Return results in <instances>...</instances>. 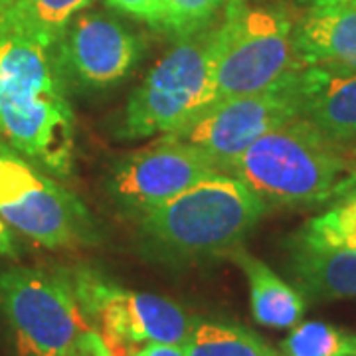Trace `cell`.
I'll use <instances>...</instances> for the list:
<instances>
[{"mask_svg":"<svg viewBox=\"0 0 356 356\" xmlns=\"http://www.w3.org/2000/svg\"><path fill=\"white\" fill-rule=\"evenodd\" d=\"M228 257L248 277L252 313L259 325L269 329H293L299 325L307 307V299L301 293L243 245L234 248Z\"/></svg>","mask_w":356,"mask_h":356,"instance_id":"9a60e30c","label":"cell"},{"mask_svg":"<svg viewBox=\"0 0 356 356\" xmlns=\"http://www.w3.org/2000/svg\"><path fill=\"white\" fill-rule=\"evenodd\" d=\"M350 4H355V6H356V0H353V2H350Z\"/></svg>","mask_w":356,"mask_h":356,"instance_id":"f1b7e54d","label":"cell"},{"mask_svg":"<svg viewBox=\"0 0 356 356\" xmlns=\"http://www.w3.org/2000/svg\"><path fill=\"white\" fill-rule=\"evenodd\" d=\"M287 273L293 287L309 301H334L356 297V252L311 248L287 242Z\"/></svg>","mask_w":356,"mask_h":356,"instance_id":"5bb4252c","label":"cell"},{"mask_svg":"<svg viewBox=\"0 0 356 356\" xmlns=\"http://www.w3.org/2000/svg\"><path fill=\"white\" fill-rule=\"evenodd\" d=\"M0 220L46 250L97 240V224L76 194L42 175L0 139Z\"/></svg>","mask_w":356,"mask_h":356,"instance_id":"8992f818","label":"cell"},{"mask_svg":"<svg viewBox=\"0 0 356 356\" xmlns=\"http://www.w3.org/2000/svg\"><path fill=\"white\" fill-rule=\"evenodd\" d=\"M186 356H277V350L250 329L226 323H194L180 344Z\"/></svg>","mask_w":356,"mask_h":356,"instance_id":"e0dca14e","label":"cell"},{"mask_svg":"<svg viewBox=\"0 0 356 356\" xmlns=\"http://www.w3.org/2000/svg\"><path fill=\"white\" fill-rule=\"evenodd\" d=\"M293 48L301 67L356 72V6L309 8L293 26Z\"/></svg>","mask_w":356,"mask_h":356,"instance_id":"4fadbf2b","label":"cell"},{"mask_svg":"<svg viewBox=\"0 0 356 356\" xmlns=\"http://www.w3.org/2000/svg\"><path fill=\"white\" fill-rule=\"evenodd\" d=\"M355 170L346 147L297 117L252 143L229 175L269 206H317L334 200Z\"/></svg>","mask_w":356,"mask_h":356,"instance_id":"3957f363","label":"cell"},{"mask_svg":"<svg viewBox=\"0 0 356 356\" xmlns=\"http://www.w3.org/2000/svg\"><path fill=\"white\" fill-rule=\"evenodd\" d=\"M107 4L156 30L165 26V0H107Z\"/></svg>","mask_w":356,"mask_h":356,"instance_id":"44dd1931","label":"cell"},{"mask_svg":"<svg viewBox=\"0 0 356 356\" xmlns=\"http://www.w3.org/2000/svg\"><path fill=\"white\" fill-rule=\"evenodd\" d=\"M299 117L332 143L356 147V72L301 67L295 77Z\"/></svg>","mask_w":356,"mask_h":356,"instance_id":"7c38bea8","label":"cell"},{"mask_svg":"<svg viewBox=\"0 0 356 356\" xmlns=\"http://www.w3.org/2000/svg\"><path fill=\"white\" fill-rule=\"evenodd\" d=\"M337 198H356V170L344 180V184L341 186ZM337 198H334V200H337Z\"/></svg>","mask_w":356,"mask_h":356,"instance_id":"484cf974","label":"cell"},{"mask_svg":"<svg viewBox=\"0 0 356 356\" xmlns=\"http://www.w3.org/2000/svg\"><path fill=\"white\" fill-rule=\"evenodd\" d=\"M133 356H186L180 344L166 343H149L140 346Z\"/></svg>","mask_w":356,"mask_h":356,"instance_id":"603a6c76","label":"cell"},{"mask_svg":"<svg viewBox=\"0 0 356 356\" xmlns=\"http://www.w3.org/2000/svg\"><path fill=\"white\" fill-rule=\"evenodd\" d=\"M267 210L245 182L222 172L139 216L140 245L149 259L168 266L228 257Z\"/></svg>","mask_w":356,"mask_h":356,"instance_id":"7a4b0ae2","label":"cell"},{"mask_svg":"<svg viewBox=\"0 0 356 356\" xmlns=\"http://www.w3.org/2000/svg\"><path fill=\"white\" fill-rule=\"evenodd\" d=\"M301 6L309 8H327V6H339V4H350L353 0H295Z\"/></svg>","mask_w":356,"mask_h":356,"instance_id":"d4e9b609","label":"cell"},{"mask_svg":"<svg viewBox=\"0 0 356 356\" xmlns=\"http://www.w3.org/2000/svg\"><path fill=\"white\" fill-rule=\"evenodd\" d=\"M93 0H16L0 13V32L22 34L56 46L65 26Z\"/></svg>","mask_w":356,"mask_h":356,"instance_id":"2e32d148","label":"cell"},{"mask_svg":"<svg viewBox=\"0 0 356 356\" xmlns=\"http://www.w3.org/2000/svg\"><path fill=\"white\" fill-rule=\"evenodd\" d=\"M0 313L16 356H67L88 329L72 273L16 266L0 271Z\"/></svg>","mask_w":356,"mask_h":356,"instance_id":"52a82bcc","label":"cell"},{"mask_svg":"<svg viewBox=\"0 0 356 356\" xmlns=\"http://www.w3.org/2000/svg\"><path fill=\"white\" fill-rule=\"evenodd\" d=\"M56 58L67 88L103 91L133 72L143 42L127 26L103 13H79L56 42Z\"/></svg>","mask_w":356,"mask_h":356,"instance_id":"8fae6325","label":"cell"},{"mask_svg":"<svg viewBox=\"0 0 356 356\" xmlns=\"http://www.w3.org/2000/svg\"><path fill=\"white\" fill-rule=\"evenodd\" d=\"M0 139L54 177H70L76 119L56 48L0 32Z\"/></svg>","mask_w":356,"mask_h":356,"instance_id":"6da1fadb","label":"cell"},{"mask_svg":"<svg viewBox=\"0 0 356 356\" xmlns=\"http://www.w3.org/2000/svg\"><path fill=\"white\" fill-rule=\"evenodd\" d=\"M242 2H250V0H242Z\"/></svg>","mask_w":356,"mask_h":356,"instance_id":"f546056e","label":"cell"},{"mask_svg":"<svg viewBox=\"0 0 356 356\" xmlns=\"http://www.w3.org/2000/svg\"><path fill=\"white\" fill-rule=\"evenodd\" d=\"M16 0H0V13L4 10V8H8L10 4H14Z\"/></svg>","mask_w":356,"mask_h":356,"instance_id":"4316f807","label":"cell"},{"mask_svg":"<svg viewBox=\"0 0 356 356\" xmlns=\"http://www.w3.org/2000/svg\"><path fill=\"white\" fill-rule=\"evenodd\" d=\"M281 353L285 356H356V332L309 321L293 327L281 343Z\"/></svg>","mask_w":356,"mask_h":356,"instance_id":"d6986e66","label":"cell"},{"mask_svg":"<svg viewBox=\"0 0 356 356\" xmlns=\"http://www.w3.org/2000/svg\"><path fill=\"white\" fill-rule=\"evenodd\" d=\"M67 356H115L103 337L93 327H88L77 334L76 343L72 344Z\"/></svg>","mask_w":356,"mask_h":356,"instance_id":"7402d4cb","label":"cell"},{"mask_svg":"<svg viewBox=\"0 0 356 356\" xmlns=\"http://www.w3.org/2000/svg\"><path fill=\"white\" fill-rule=\"evenodd\" d=\"M228 0H165V26L163 32H168L177 38L191 36L214 22L222 8H226Z\"/></svg>","mask_w":356,"mask_h":356,"instance_id":"ffe728a7","label":"cell"},{"mask_svg":"<svg viewBox=\"0 0 356 356\" xmlns=\"http://www.w3.org/2000/svg\"><path fill=\"white\" fill-rule=\"evenodd\" d=\"M297 72L266 91L212 103L191 123L170 133V137L194 147L218 170L229 175L252 143L267 131L299 117L295 91Z\"/></svg>","mask_w":356,"mask_h":356,"instance_id":"9c48e42d","label":"cell"},{"mask_svg":"<svg viewBox=\"0 0 356 356\" xmlns=\"http://www.w3.org/2000/svg\"><path fill=\"white\" fill-rule=\"evenodd\" d=\"M348 151V154L353 156V161H356V147H353V149H346Z\"/></svg>","mask_w":356,"mask_h":356,"instance_id":"83f0119b","label":"cell"},{"mask_svg":"<svg viewBox=\"0 0 356 356\" xmlns=\"http://www.w3.org/2000/svg\"><path fill=\"white\" fill-rule=\"evenodd\" d=\"M216 175H222V170L200 151L170 135H161L115 165L109 191L123 208L143 216L154 206Z\"/></svg>","mask_w":356,"mask_h":356,"instance_id":"30bf717a","label":"cell"},{"mask_svg":"<svg viewBox=\"0 0 356 356\" xmlns=\"http://www.w3.org/2000/svg\"><path fill=\"white\" fill-rule=\"evenodd\" d=\"M216 26L212 22L178 38L177 46L151 67L129 97L121 123L125 139L170 135L216 103Z\"/></svg>","mask_w":356,"mask_h":356,"instance_id":"277c9868","label":"cell"},{"mask_svg":"<svg viewBox=\"0 0 356 356\" xmlns=\"http://www.w3.org/2000/svg\"><path fill=\"white\" fill-rule=\"evenodd\" d=\"M293 26L281 8L229 0L216 26V102L266 91L301 70L293 48Z\"/></svg>","mask_w":356,"mask_h":356,"instance_id":"5b68a950","label":"cell"},{"mask_svg":"<svg viewBox=\"0 0 356 356\" xmlns=\"http://www.w3.org/2000/svg\"><path fill=\"white\" fill-rule=\"evenodd\" d=\"M0 255H4V257L18 255V243L14 238L13 228H8L2 220H0Z\"/></svg>","mask_w":356,"mask_h":356,"instance_id":"cb8c5ba5","label":"cell"},{"mask_svg":"<svg viewBox=\"0 0 356 356\" xmlns=\"http://www.w3.org/2000/svg\"><path fill=\"white\" fill-rule=\"evenodd\" d=\"M74 291L86 321L91 318L115 356H133L149 343L182 344L192 329L191 317L172 299L129 291L102 273H72Z\"/></svg>","mask_w":356,"mask_h":356,"instance_id":"ba28073f","label":"cell"},{"mask_svg":"<svg viewBox=\"0 0 356 356\" xmlns=\"http://www.w3.org/2000/svg\"><path fill=\"white\" fill-rule=\"evenodd\" d=\"M291 240L311 248L356 252V198H337L327 212L307 220Z\"/></svg>","mask_w":356,"mask_h":356,"instance_id":"ac0fdd59","label":"cell"}]
</instances>
